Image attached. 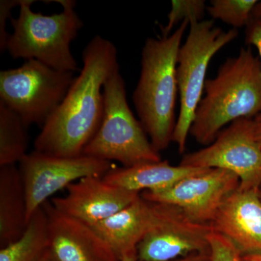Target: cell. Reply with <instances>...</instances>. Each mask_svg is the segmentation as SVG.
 Here are the masks:
<instances>
[{
	"label": "cell",
	"mask_w": 261,
	"mask_h": 261,
	"mask_svg": "<svg viewBox=\"0 0 261 261\" xmlns=\"http://www.w3.org/2000/svg\"><path fill=\"white\" fill-rule=\"evenodd\" d=\"M83 67L63 102L42 127L34 150L58 157H75L93 138L104 111L103 87L119 68L111 41L95 36L82 53Z\"/></svg>",
	"instance_id": "cell-1"
},
{
	"label": "cell",
	"mask_w": 261,
	"mask_h": 261,
	"mask_svg": "<svg viewBox=\"0 0 261 261\" xmlns=\"http://www.w3.org/2000/svg\"><path fill=\"white\" fill-rule=\"evenodd\" d=\"M189 21L167 37L148 38L142 50L140 80L133 102L144 129L158 152L167 149L176 127L178 51Z\"/></svg>",
	"instance_id": "cell-2"
},
{
	"label": "cell",
	"mask_w": 261,
	"mask_h": 261,
	"mask_svg": "<svg viewBox=\"0 0 261 261\" xmlns=\"http://www.w3.org/2000/svg\"><path fill=\"white\" fill-rule=\"evenodd\" d=\"M204 92L190 130L200 145H211L226 125L261 114L260 63L251 47L226 59Z\"/></svg>",
	"instance_id": "cell-3"
},
{
	"label": "cell",
	"mask_w": 261,
	"mask_h": 261,
	"mask_svg": "<svg viewBox=\"0 0 261 261\" xmlns=\"http://www.w3.org/2000/svg\"><path fill=\"white\" fill-rule=\"evenodd\" d=\"M34 0H21L17 18H11L6 50L14 59L37 60L53 69L73 72L78 70L70 51V44L83 27L73 0H56L63 12L51 15L33 11Z\"/></svg>",
	"instance_id": "cell-4"
},
{
	"label": "cell",
	"mask_w": 261,
	"mask_h": 261,
	"mask_svg": "<svg viewBox=\"0 0 261 261\" xmlns=\"http://www.w3.org/2000/svg\"><path fill=\"white\" fill-rule=\"evenodd\" d=\"M103 95L102 122L82 154L111 162L118 161L123 167L162 161L142 123L130 111L120 68L106 81Z\"/></svg>",
	"instance_id": "cell-5"
},
{
	"label": "cell",
	"mask_w": 261,
	"mask_h": 261,
	"mask_svg": "<svg viewBox=\"0 0 261 261\" xmlns=\"http://www.w3.org/2000/svg\"><path fill=\"white\" fill-rule=\"evenodd\" d=\"M190 32L177 56V78L180 109L172 142L180 154L186 148L192 122L205 89L209 63L215 55L237 39L238 32L224 31L213 20L192 21Z\"/></svg>",
	"instance_id": "cell-6"
},
{
	"label": "cell",
	"mask_w": 261,
	"mask_h": 261,
	"mask_svg": "<svg viewBox=\"0 0 261 261\" xmlns=\"http://www.w3.org/2000/svg\"><path fill=\"white\" fill-rule=\"evenodd\" d=\"M75 80L73 72L53 69L37 60L0 73V102L27 127L44 126L63 102Z\"/></svg>",
	"instance_id": "cell-7"
},
{
	"label": "cell",
	"mask_w": 261,
	"mask_h": 261,
	"mask_svg": "<svg viewBox=\"0 0 261 261\" xmlns=\"http://www.w3.org/2000/svg\"><path fill=\"white\" fill-rule=\"evenodd\" d=\"M111 161L81 154L58 157L34 150L19 163L27 203L28 223L32 215L57 192L88 177H103L116 168Z\"/></svg>",
	"instance_id": "cell-8"
},
{
	"label": "cell",
	"mask_w": 261,
	"mask_h": 261,
	"mask_svg": "<svg viewBox=\"0 0 261 261\" xmlns=\"http://www.w3.org/2000/svg\"><path fill=\"white\" fill-rule=\"evenodd\" d=\"M180 165L226 170L238 176L241 190H260L261 147L254 135L252 118L232 122L211 145L185 154Z\"/></svg>",
	"instance_id": "cell-9"
},
{
	"label": "cell",
	"mask_w": 261,
	"mask_h": 261,
	"mask_svg": "<svg viewBox=\"0 0 261 261\" xmlns=\"http://www.w3.org/2000/svg\"><path fill=\"white\" fill-rule=\"evenodd\" d=\"M152 203L155 219L137 247L140 261H171L210 252L211 225L194 221L176 206Z\"/></svg>",
	"instance_id": "cell-10"
},
{
	"label": "cell",
	"mask_w": 261,
	"mask_h": 261,
	"mask_svg": "<svg viewBox=\"0 0 261 261\" xmlns=\"http://www.w3.org/2000/svg\"><path fill=\"white\" fill-rule=\"evenodd\" d=\"M239 186L240 179L234 173L207 168L167 189L142 192L140 195L150 202L176 206L194 221L210 225L226 197Z\"/></svg>",
	"instance_id": "cell-11"
},
{
	"label": "cell",
	"mask_w": 261,
	"mask_h": 261,
	"mask_svg": "<svg viewBox=\"0 0 261 261\" xmlns=\"http://www.w3.org/2000/svg\"><path fill=\"white\" fill-rule=\"evenodd\" d=\"M66 196L55 197L53 206L63 214L94 226L135 202L140 193L129 191L105 181L88 176L67 187Z\"/></svg>",
	"instance_id": "cell-12"
},
{
	"label": "cell",
	"mask_w": 261,
	"mask_h": 261,
	"mask_svg": "<svg viewBox=\"0 0 261 261\" xmlns=\"http://www.w3.org/2000/svg\"><path fill=\"white\" fill-rule=\"evenodd\" d=\"M49 250L56 261H119L92 226L63 214L47 201Z\"/></svg>",
	"instance_id": "cell-13"
},
{
	"label": "cell",
	"mask_w": 261,
	"mask_h": 261,
	"mask_svg": "<svg viewBox=\"0 0 261 261\" xmlns=\"http://www.w3.org/2000/svg\"><path fill=\"white\" fill-rule=\"evenodd\" d=\"M214 231L224 235L242 255H261V197L259 190L237 189L226 197L214 221Z\"/></svg>",
	"instance_id": "cell-14"
},
{
	"label": "cell",
	"mask_w": 261,
	"mask_h": 261,
	"mask_svg": "<svg viewBox=\"0 0 261 261\" xmlns=\"http://www.w3.org/2000/svg\"><path fill=\"white\" fill-rule=\"evenodd\" d=\"M155 219L152 202L139 197L129 205L102 222L92 226L118 259L137 252Z\"/></svg>",
	"instance_id": "cell-15"
},
{
	"label": "cell",
	"mask_w": 261,
	"mask_h": 261,
	"mask_svg": "<svg viewBox=\"0 0 261 261\" xmlns=\"http://www.w3.org/2000/svg\"><path fill=\"white\" fill-rule=\"evenodd\" d=\"M207 168L172 166L168 161L145 163L130 167L116 168L103 176L105 181L129 191L156 192L167 189L184 178Z\"/></svg>",
	"instance_id": "cell-16"
},
{
	"label": "cell",
	"mask_w": 261,
	"mask_h": 261,
	"mask_svg": "<svg viewBox=\"0 0 261 261\" xmlns=\"http://www.w3.org/2000/svg\"><path fill=\"white\" fill-rule=\"evenodd\" d=\"M28 225L25 187L15 165L0 166V247L14 243Z\"/></svg>",
	"instance_id": "cell-17"
},
{
	"label": "cell",
	"mask_w": 261,
	"mask_h": 261,
	"mask_svg": "<svg viewBox=\"0 0 261 261\" xmlns=\"http://www.w3.org/2000/svg\"><path fill=\"white\" fill-rule=\"evenodd\" d=\"M47 218L42 206L29 220L23 235L0 250V261H39L49 250Z\"/></svg>",
	"instance_id": "cell-18"
},
{
	"label": "cell",
	"mask_w": 261,
	"mask_h": 261,
	"mask_svg": "<svg viewBox=\"0 0 261 261\" xmlns=\"http://www.w3.org/2000/svg\"><path fill=\"white\" fill-rule=\"evenodd\" d=\"M27 128L16 113L0 102V166L19 163L28 154Z\"/></svg>",
	"instance_id": "cell-19"
},
{
	"label": "cell",
	"mask_w": 261,
	"mask_h": 261,
	"mask_svg": "<svg viewBox=\"0 0 261 261\" xmlns=\"http://www.w3.org/2000/svg\"><path fill=\"white\" fill-rule=\"evenodd\" d=\"M257 3V0H212L207 11L213 18L236 29L247 27Z\"/></svg>",
	"instance_id": "cell-20"
},
{
	"label": "cell",
	"mask_w": 261,
	"mask_h": 261,
	"mask_svg": "<svg viewBox=\"0 0 261 261\" xmlns=\"http://www.w3.org/2000/svg\"><path fill=\"white\" fill-rule=\"evenodd\" d=\"M207 5L204 0H173L171 8L168 14L167 23L161 25V34L167 37L176 25H180L185 20L201 21L207 10Z\"/></svg>",
	"instance_id": "cell-21"
},
{
	"label": "cell",
	"mask_w": 261,
	"mask_h": 261,
	"mask_svg": "<svg viewBox=\"0 0 261 261\" xmlns=\"http://www.w3.org/2000/svg\"><path fill=\"white\" fill-rule=\"evenodd\" d=\"M208 243L211 261H243L238 247L224 235L212 230Z\"/></svg>",
	"instance_id": "cell-22"
},
{
	"label": "cell",
	"mask_w": 261,
	"mask_h": 261,
	"mask_svg": "<svg viewBox=\"0 0 261 261\" xmlns=\"http://www.w3.org/2000/svg\"><path fill=\"white\" fill-rule=\"evenodd\" d=\"M21 0L0 1V51L6 50V44L10 34L7 32V22L11 19V11L15 7L20 6Z\"/></svg>",
	"instance_id": "cell-23"
},
{
	"label": "cell",
	"mask_w": 261,
	"mask_h": 261,
	"mask_svg": "<svg viewBox=\"0 0 261 261\" xmlns=\"http://www.w3.org/2000/svg\"><path fill=\"white\" fill-rule=\"evenodd\" d=\"M245 41L256 48L261 67V20L252 18L250 20L245 31Z\"/></svg>",
	"instance_id": "cell-24"
},
{
	"label": "cell",
	"mask_w": 261,
	"mask_h": 261,
	"mask_svg": "<svg viewBox=\"0 0 261 261\" xmlns=\"http://www.w3.org/2000/svg\"><path fill=\"white\" fill-rule=\"evenodd\" d=\"M176 261H211L210 252L192 254L188 256L181 257Z\"/></svg>",
	"instance_id": "cell-25"
},
{
	"label": "cell",
	"mask_w": 261,
	"mask_h": 261,
	"mask_svg": "<svg viewBox=\"0 0 261 261\" xmlns=\"http://www.w3.org/2000/svg\"><path fill=\"white\" fill-rule=\"evenodd\" d=\"M254 135L261 147V114L252 118Z\"/></svg>",
	"instance_id": "cell-26"
},
{
	"label": "cell",
	"mask_w": 261,
	"mask_h": 261,
	"mask_svg": "<svg viewBox=\"0 0 261 261\" xmlns=\"http://www.w3.org/2000/svg\"><path fill=\"white\" fill-rule=\"evenodd\" d=\"M252 18L261 20V2H259L255 5L252 11Z\"/></svg>",
	"instance_id": "cell-27"
},
{
	"label": "cell",
	"mask_w": 261,
	"mask_h": 261,
	"mask_svg": "<svg viewBox=\"0 0 261 261\" xmlns=\"http://www.w3.org/2000/svg\"><path fill=\"white\" fill-rule=\"evenodd\" d=\"M119 261H140V260H139L137 252L128 254V255H126V256L122 257Z\"/></svg>",
	"instance_id": "cell-28"
},
{
	"label": "cell",
	"mask_w": 261,
	"mask_h": 261,
	"mask_svg": "<svg viewBox=\"0 0 261 261\" xmlns=\"http://www.w3.org/2000/svg\"><path fill=\"white\" fill-rule=\"evenodd\" d=\"M243 261H261V255H243Z\"/></svg>",
	"instance_id": "cell-29"
},
{
	"label": "cell",
	"mask_w": 261,
	"mask_h": 261,
	"mask_svg": "<svg viewBox=\"0 0 261 261\" xmlns=\"http://www.w3.org/2000/svg\"><path fill=\"white\" fill-rule=\"evenodd\" d=\"M39 261H56L54 260V258H53V256H51L50 252H49V250H48V252L47 253L44 255V256L42 257V259H41Z\"/></svg>",
	"instance_id": "cell-30"
},
{
	"label": "cell",
	"mask_w": 261,
	"mask_h": 261,
	"mask_svg": "<svg viewBox=\"0 0 261 261\" xmlns=\"http://www.w3.org/2000/svg\"><path fill=\"white\" fill-rule=\"evenodd\" d=\"M259 193H260V196L261 197V187H260V190H259Z\"/></svg>",
	"instance_id": "cell-31"
}]
</instances>
